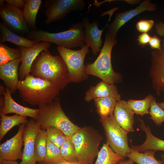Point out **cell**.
<instances>
[{"label":"cell","instance_id":"cell-39","mask_svg":"<svg viewBox=\"0 0 164 164\" xmlns=\"http://www.w3.org/2000/svg\"><path fill=\"white\" fill-rule=\"evenodd\" d=\"M4 1L14 7L22 9L25 5V0H6Z\"/></svg>","mask_w":164,"mask_h":164},{"label":"cell","instance_id":"cell-1","mask_svg":"<svg viewBox=\"0 0 164 164\" xmlns=\"http://www.w3.org/2000/svg\"><path fill=\"white\" fill-rule=\"evenodd\" d=\"M31 75L46 80L60 90L70 83L67 67L60 56L51 55L48 49L42 51L32 65Z\"/></svg>","mask_w":164,"mask_h":164},{"label":"cell","instance_id":"cell-8","mask_svg":"<svg viewBox=\"0 0 164 164\" xmlns=\"http://www.w3.org/2000/svg\"><path fill=\"white\" fill-rule=\"evenodd\" d=\"M99 120L104 130L106 142L115 153L125 158L131 151L127 133L115 121L113 115L100 117Z\"/></svg>","mask_w":164,"mask_h":164},{"label":"cell","instance_id":"cell-14","mask_svg":"<svg viewBox=\"0 0 164 164\" xmlns=\"http://www.w3.org/2000/svg\"><path fill=\"white\" fill-rule=\"evenodd\" d=\"M156 7V5L151 3L150 0H145L134 9L117 13L114 20L108 26L106 30L112 37L116 38L118 32L125 23L143 12L155 11Z\"/></svg>","mask_w":164,"mask_h":164},{"label":"cell","instance_id":"cell-37","mask_svg":"<svg viewBox=\"0 0 164 164\" xmlns=\"http://www.w3.org/2000/svg\"><path fill=\"white\" fill-rule=\"evenodd\" d=\"M151 37L147 33H142L138 36V44L142 47L145 46L149 43Z\"/></svg>","mask_w":164,"mask_h":164},{"label":"cell","instance_id":"cell-31","mask_svg":"<svg viewBox=\"0 0 164 164\" xmlns=\"http://www.w3.org/2000/svg\"><path fill=\"white\" fill-rule=\"evenodd\" d=\"M21 52L19 48L13 49L0 43V65L16 59L20 58Z\"/></svg>","mask_w":164,"mask_h":164},{"label":"cell","instance_id":"cell-17","mask_svg":"<svg viewBox=\"0 0 164 164\" xmlns=\"http://www.w3.org/2000/svg\"><path fill=\"white\" fill-rule=\"evenodd\" d=\"M82 22L84 29L86 44L91 48L93 54L96 55L101 51L103 47L101 36L104 28L102 30L99 29V22L97 20L90 23L86 18L83 19Z\"/></svg>","mask_w":164,"mask_h":164},{"label":"cell","instance_id":"cell-16","mask_svg":"<svg viewBox=\"0 0 164 164\" xmlns=\"http://www.w3.org/2000/svg\"><path fill=\"white\" fill-rule=\"evenodd\" d=\"M0 92L3 95L4 102L0 109V113L6 115L9 113L30 117L35 120L37 118L39 109H33L21 105L16 102L11 96L9 89H5L1 85Z\"/></svg>","mask_w":164,"mask_h":164},{"label":"cell","instance_id":"cell-32","mask_svg":"<svg viewBox=\"0 0 164 164\" xmlns=\"http://www.w3.org/2000/svg\"><path fill=\"white\" fill-rule=\"evenodd\" d=\"M60 149L61 154L65 160L70 162L78 161L71 137L67 136L65 142Z\"/></svg>","mask_w":164,"mask_h":164},{"label":"cell","instance_id":"cell-19","mask_svg":"<svg viewBox=\"0 0 164 164\" xmlns=\"http://www.w3.org/2000/svg\"><path fill=\"white\" fill-rule=\"evenodd\" d=\"M21 63V59L19 58L0 65V78L12 94L17 90L19 81V68Z\"/></svg>","mask_w":164,"mask_h":164},{"label":"cell","instance_id":"cell-12","mask_svg":"<svg viewBox=\"0 0 164 164\" xmlns=\"http://www.w3.org/2000/svg\"><path fill=\"white\" fill-rule=\"evenodd\" d=\"M40 126L32 118L25 125L22 139L24 149L21 164H36L34 152L35 141Z\"/></svg>","mask_w":164,"mask_h":164},{"label":"cell","instance_id":"cell-33","mask_svg":"<svg viewBox=\"0 0 164 164\" xmlns=\"http://www.w3.org/2000/svg\"><path fill=\"white\" fill-rule=\"evenodd\" d=\"M48 139L60 148L65 142L67 136L60 129L50 126L46 130Z\"/></svg>","mask_w":164,"mask_h":164},{"label":"cell","instance_id":"cell-22","mask_svg":"<svg viewBox=\"0 0 164 164\" xmlns=\"http://www.w3.org/2000/svg\"><path fill=\"white\" fill-rule=\"evenodd\" d=\"M0 43L8 41L19 47L31 48L39 42L30 40L16 34L2 22L0 23Z\"/></svg>","mask_w":164,"mask_h":164},{"label":"cell","instance_id":"cell-10","mask_svg":"<svg viewBox=\"0 0 164 164\" xmlns=\"http://www.w3.org/2000/svg\"><path fill=\"white\" fill-rule=\"evenodd\" d=\"M0 1V16L3 22L13 32L20 34H28L29 28L25 21L22 10L7 3L5 4L4 0Z\"/></svg>","mask_w":164,"mask_h":164},{"label":"cell","instance_id":"cell-43","mask_svg":"<svg viewBox=\"0 0 164 164\" xmlns=\"http://www.w3.org/2000/svg\"><path fill=\"white\" fill-rule=\"evenodd\" d=\"M157 104L161 108L164 110V101L161 103H157Z\"/></svg>","mask_w":164,"mask_h":164},{"label":"cell","instance_id":"cell-23","mask_svg":"<svg viewBox=\"0 0 164 164\" xmlns=\"http://www.w3.org/2000/svg\"><path fill=\"white\" fill-rule=\"evenodd\" d=\"M42 2L41 0H25L22 10L23 17L28 27L36 29V19Z\"/></svg>","mask_w":164,"mask_h":164},{"label":"cell","instance_id":"cell-27","mask_svg":"<svg viewBox=\"0 0 164 164\" xmlns=\"http://www.w3.org/2000/svg\"><path fill=\"white\" fill-rule=\"evenodd\" d=\"M47 137L46 130L41 128L36 137L34 152L36 162L39 163L44 162L46 155Z\"/></svg>","mask_w":164,"mask_h":164},{"label":"cell","instance_id":"cell-21","mask_svg":"<svg viewBox=\"0 0 164 164\" xmlns=\"http://www.w3.org/2000/svg\"><path fill=\"white\" fill-rule=\"evenodd\" d=\"M138 120L140 122V128L145 133L146 139L145 142L139 145H133L131 142V149L140 152L147 150L164 151V140L157 138L152 135L150 127L145 125L143 119L139 118Z\"/></svg>","mask_w":164,"mask_h":164},{"label":"cell","instance_id":"cell-35","mask_svg":"<svg viewBox=\"0 0 164 164\" xmlns=\"http://www.w3.org/2000/svg\"><path fill=\"white\" fill-rule=\"evenodd\" d=\"M154 23L152 20L141 19L136 23L137 30L142 33H147L152 28Z\"/></svg>","mask_w":164,"mask_h":164},{"label":"cell","instance_id":"cell-26","mask_svg":"<svg viewBox=\"0 0 164 164\" xmlns=\"http://www.w3.org/2000/svg\"><path fill=\"white\" fill-rule=\"evenodd\" d=\"M94 100L97 111L100 117H106L113 114L118 102L115 99L105 97L97 98Z\"/></svg>","mask_w":164,"mask_h":164},{"label":"cell","instance_id":"cell-3","mask_svg":"<svg viewBox=\"0 0 164 164\" xmlns=\"http://www.w3.org/2000/svg\"><path fill=\"white\" fill-rule=\"evenodd\" d=\"M117 42L116 38L112 37L106 30L104 45L98 56L94 62L85 65L87 74L97 77L110 84H114L122 81L121 74L114 71L111 62L112 49Z\"/></svg>","mask_w":164,"mask_h":164},{"label":"cell","instance_id":"cell-6","mask_svg":"<svg viewBox=\"0 0 164 164\" xmlns=\"http://www.w3.org/2000/svg\"><path fill=\"white\" fill-rule=\"evenodd\" d=\"M99 131L91 126L80 128L71 137L79 162L93 164L97 156L99 145L103 139Z\"/></svg>","mask_w":164,"mask_h":164},{"label":"cell","instance_id":"cell-42","mask_svg":"<svg viewBox=\"0 0 164 164\" xmlns=\"http://www.w3.org/2000/svg\"><path fill=\"white\" fill-rule=\"evenodd\" d=\"M0 164H21L19 163L16 160H0Z\"/></svg>","mask_w":164,"mask_h":164},{"label":"cell","instance_id":"cell-24","mask_svg":"<svg viewBox=\"0 0 164 164\" xmlns=\"http://www.w3.org/2000/svg\"><path fill=\"white\" fill-rule=\"evenodd\" d=\"M0 141L13 127L22 124H26L28 122L27 116L15 114L10 116L0 113Z\"/></svg>","mask_w":164,"mask_h":164},{"label":"cell","instance_id":"cell-9","mask_svg":"<svg viewBox=\"0 0 164 164\" xmlns=\"http://www.w3.org/2000/svg\"><path fill=\"white\" fill-rule=\"evenodd\" d=\"M44 5L46 8L45 23L49 24L64 18L73 11H81L86 5L83 0H47Z\"/></svg>","mask_w":164,"mask_h":164},{"label":"cell","instance_id":"cell-40","mask_svg":"<svg viewBox=\"0 0 164 164\" xmlns=\"http://www.w3.org/2000/svg\"><path fill=\"white\" fill-rule=\"evenodd\" d=\"M38 164H45L44 163H39ZM53 164H84L79 161L70 162V161H67L64 160L61 162H60L57 163Z\"/></svg>","mask_w":164,"mask_h":164},{"label":"cell","instance_id":"cell-15","mask_svg":"<svg viewBox=\"0 0 164 164\" xmlns=\"http://www.w3.org/2000/svg\"><path fill=\"white\" fill-rule=\"evenodd\" d=\"M25 124L20 125L17 133L0 145V160L22 159V135Z\"/></svg>","mask_w":164,"mask_h":164},{"label":"cell","instance_id":"cell-36","mask_svg":"<svg viewBox=\"0 0 164 164\" xmlns=\"http://www.w3.org/2000/svg\"><path fill=\"white\" fill-rule=\"evenodd\" d=\"M161 40L156 35L151 37L149 45L152 49L159 50L161 48Z\"/></svg>","mask_w":164,"mask_h":164},{"label":"cell","instance_id":"cell-38","mask_svg":"<svg viewBox=\"0 0 164 164\" xmlns=\"http://www.w3.org/2000/svg\"><path fill=\"white\" fill-rule=\"evenodd\" d=\"M155 27L157 34L159 36H164V23L161 22L157 23ZM162 46H164V38Z\"/></svg>","mask_w":164,"mask_h":164},{"label":"cell","instance_id":"cell-11","mask_svg":"<svg viewBox=\"0 0 164 164\" xmlns=\"http://www.w3.org/2000/svg\"><path fill=\"white\" fill-rule=\"evenodd\" d=\"M151 62L149 74L152 86L156 94L159 96L164 94V46L152 51Z\"/></svg>","mask_w":164,"mask_h":164},{"label":"cell","instance_id":"cell-13","mask_svg":"<svg viewBox=\"0 0 164 164\" xmlns=\"http://www.w3.org/2000/svg\"><path fill=\"white\" fill-rule=\"evenodd\" d=\"M51 43L45 41H39L31 48L19 47L21 52V64L19 68V76L21 80L25 79L27 75L30 74L32 65L38 55L43 51L48 49Z\"/></svg>","mask_w":164,"mask_h":164},{"label":"cell","instance_id":"cell-18","mask_svg":"<svg viewBox=\"0 0 164 164\" xmlns=\"http://www.w3.org/2000/svg\"><path fill=\"white\" fill-rule=\"evenodd\" d=\"M135 114L127 101L121 100L117 102L113 115L117 124L128 133L134 131Z\"/></svg>","mask_w":164,"mask_h":164},{"label":"cell","instance_id":"cell-34","mask_svg":"<svg viewBox=\"0 0 164 164\" xmlns=\"http://www.w3.org/2000/svg\"><path fill=\"white\" fill-rule=\"evenodd\" d=\"M149 114L151 115L149 118L152 120L157 126H160L164 122V110L158 105L155 97L151 102Z\"/></svg>","mask_w":164,"mask_h":164},{"label":"cell","instance_id":"cell-4","mask_svg":"<svg viewBox=\"0 0 164 164\" xmlns=\"http://www.w3.org/2000/svg\"><path fill=\"white\" fill-rule=\"evenodd\" d=\"M29 39L55 43L70 49L84 46V30L82 22L73 24L69 29L62 32L52 33L42 30H31L26 35Z\"/></svg>","mask_w":164,"mask_h":164},{"label":"cell","instance_id":"cell-44","mask_svg":"<svg viewBox=\"0 0 164 164\" xmlns=\"http://www.w3.org/2000/svg\"><path fill=\"white\" fill-rule=\"evenodd\" d=\"M160 157L161 159V160L162 162L164 164V155L163 154H161Z\"/></svg>","mask_w":164,"mask_h":164},{"label":"cell","instance_id":"cell-28","mask_svg":"<svg viewBox=\"0 0 164 164\" xmlns=\"http://www.w3.org/2000/svg\"><path fill=\"white\" fill-rule=\"evenodd\" d=\"M155 152L147 150L140 152L131 149V152L127 155V157L137 164H164L161 160L155 158L154 155Z\"/></svg>","mask_w":164,"mask_h":164},{"label":"cell","instance_id":"cell-30","mask_svg":"<svg viewBox=\"0 0 164 164\" xmlns=\"http://www.w3.org/2000/svg\"><path fill=\"white\" fill-rule=\"evenodd\" d=\"M64 160L61 154L60 148L47 138L46 154L44 162L43 163L53 164Z\"/></svg>","mask_w":164,"mask_h":164},{"label":"cell","instance_id":"cell-2","mask_svg":"<svg viewBox=\"0 0 164 164\" xmlns=\"http://www.w3.org/2000/svg\"><path fill=\"white\" fill-rule=\"evenodd\" d=\"M17 90L24 101L39 107L52 102L60 91L50 82L30 74L24 79L19 80Z\"/></svg>","mask_w":164,"mask_h":164},{"label":"cell","instance_id":"cell-7","mask_svg":"<svg viewBox=\"0 0 164 164\" xmlns=\"http://www.w3.org/2000/svg\"><path fill=\"white\" fill-rule=\"evenodd\" d=\"M89 48L86 44L78 50L57 46V50L67 67L70 82L79 83L87 79L84 63L86 55L90 52Z\"/></svg>","mask_w":164,"mask_h":164},{"label":"cell","instance_id":"cell-41","mask_svg":"<svg viewBox=\"0 0 164 164\" xmlns=\"http://www.w3.org/2000/svg\"><path fill=\"white\" fill-rule=\"evenodd\" d=\"M135 162L131 159L127 160H121L118 161L115 164H134Z\"/></svg>","mask_w":164,"mask_h":164},{"label":"cell","instance_id":"cell-20","mask_svg":"<svg viewBox=\"0 0 164 164\" xmlns=\"http://www.w3.org/2000/svg\"><path fill=\"white\" fill-rule=\"evenodd\" d=\"M85 100L90 102L97 98L111 97L117 101L121 100L117 87L114 84H110L103 80L94 86H91L86 92Z\"/></svg>","mask_w":164,"mask_h":164},{"label":"cell","instance_id":"cell-29","mask_svg":"<svg viewBox=\"0 0 164 164\" xmlns=\"http://www.w3.org/2000/svg\"><path fill=\"white\" fill-rule=\"evenodd\" d=\"M154 97L152 95L149 94L143 99H130L127 102L135 114L143 116L145 114H149V109Z\"/></svg>","mask_w":164,"mask_h":164},{"label":"cell","instance_id":"cell-25","mask_svg":"<svg viewBox=\"0 0 164 164\" xmlns=\"http://www.w3.org/2000/svg\"><path fill=\"white\" fill-rule=\"evenodd\" d=\"M125 157L115 153L108 143H104L99 150L94 164H115Z\"/></svg>","mask_w":164,"mask_h":164},{"label":"cell","instance_id":"cell-5","mask_svg":"<svg viewBox=\"0 0 164 164\" xmlns=\"http://www.w3.org/2000/svg\"><path fill=\"white\" fill-rule=\"evenodd\" d=\"M39 111L34 120L41 128L46 130L53 126L61 130L71 137L80 127L74 124L63 111L60 99L56 97L51 103L39 107Z\"/></svg>","mask_w":164,"mask_h":164}]
</instances>
